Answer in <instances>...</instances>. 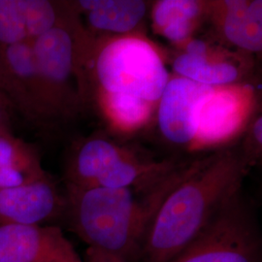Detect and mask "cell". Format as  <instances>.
<instances>
[{
  "instance_id": "cell-14",
  "label": "cell",
  "mask_w": 262,
  "mask_h": 262,
  "mask_svg": "<svg viewBox=\"0 0 262 262\" xmlns=\"http://www.w3.org/2000/svg\"><path fill=\"white\" fill-rule=\"evenodd\" d=\"M74 7L85 14L93 30L114 36L132 34L148 11L147 3L141 0H81Z\"/></svg>"
},
{
  "instance_id": "cell-17",
  "label": "cell",
  "mask_w": 262,
  "mask_h": 262,
  "mask_svg": "<svg viewBox=\"0 0 262 262\" xmlns=\"http://www.w3.org/2000/svg\"><path fill=\"white\" fill-rule=\"evenodd\" d=\"M104 116L123 132L137 130L150 121L155 104L130 94L97 93Z\"/></svg>"
},
{
  "instance_id": "cell-18",
  "label": "cell",
  "mask_w": 262,
  "mask_h": 262,
  "mask_svg": "<svg viewBox=\"0 0 262 262\" xmlns=\"http://www.w3.org/2000/svg\"><path fill=\"white\" fill-rule=\"evenodd\" d=\"M262 148V117H256L252 122L247 137L241 149L245 159L253 166L261 155Z\"/></svg>"
},
{
  "instance_id": "cell-12",
  "label": "cell",
  "mask_w": 262,
  "mask_h": 262,
  "mask_svg": "<svg viewBox=\"0 0 262 262\" xmlns=\"http://www.w3.org/2000/svg\"><path fill=\"white\" fill-rule=\"evenodd\" d=\"M234 56L214 51L204 40L191 38L175 57L173 69L177 76L209 86L242 83L243 67Z\"/></svg>"
},
{
  "instance_id": "cell-1",
  "label": "cell",
  "mask_w": 262,
  "mask_h": 262,
  "mask_svg": "<svg viewBox=\"0 0 262 262\" xmlns=\"http://www.w3.org/2000/svg\"><path fill=\"white\" fill-rule=\"evenodd\" d=\"M252 165L238 147L188 161L165 195L145 238L139 262H168L242 188Z\"/></svg>"
},
{
  "instance_id": "cell-3",
  "label": "cell",
  "mask_w": 262,
  "mask_h": 262,
  "mask_svg": "<svg viewBox=\"0 0 262 262\" xmlns=\"http://www.w3.org/2000/svg\"><path fill=\"white\" fill-rule=\"evenodd\" d=\"M76 10L31 42L38 75L54 120L71 119L90 92L88 58L92 42L76 19Z\"/></svg>"
},
{
  "instance_id": "cell-19",
  "label": "cell",
  "mask_w": 262,
  "mask_h": 262,
  "mask_svg": "<svg viewBox=\"0 0 262 262\" xmlns=\"http://www.w3.org/2000/svg\"><path fill=\"white\" fill-rule=\"evenodd\" d=\"M84 262H125L122 258L101 250L88 247L84 253Z\"/></svg>"
},
{
  "instance_id": "cell-7",
  "label": "cell",
  "mask_w": 262,
  "mask_h": 262,
  "mask_svg": "<svg viewBox=\"0 0 262 262\" xmlns=\"http://www.w3.org/2000/svg\"><path fill=\"white\" fill-rule=\"evenodd\" d=\"M0 93L29 122L55 121L38 75L31 43L0 46Z\"/></svg>"
},
{
  "instance_id": "cell-9",
  "label": "cell",
  "mask_w": 262,
  "mask_h": 262,
  "mask_svg": "<svg viewBox=\"0 0 262 262\" xmlns=\"http://www.w3.org/2000/svg\"><path fill=\"white\" fill-rule=\"evenodd\" d=\"M212 88L180 76L169 78L158 102L159 130L169 143L190 149L201 105Z\"/></svg>"
},
{
  "instance_id": "cell-5",
  "label": "cell",
  "mask_w": 262,
  "mask_h": 262,
  "mask_svg": "<svg viewBox=\"0 0 262 262\" xmlns=\"http://www.w3.org/2000/svg\"><path fill=\"white\" fill-rule=\"evenodd\" d=\"M261 235L242 191L168 262H261Z\"/></svg>"
},
{
  "instance_id": "cell-21",
  "label": "cell",
  "mask_w": 262,
  "mask_h": 262,
  "mask_svg": "<svg viewBox=\"0 0 262 262\" xmlns=\"http://www.w3.org/2000/svg\"><path fill=\"white\" fill-rule=\"evenodd\" d=\"M0 95H1V96H3V95H2V94H1V93H0ZM3 97H4V96H3ZM4 98H5V97H4Z\"/></svg>"
},
{
  "instance_id": "cell-10",
  "label": "cell",
  "mask_w": 262,
  "mask_h": 262,
  "mask_svg": "<svg viewBox=\"0 0 262 262\" xmlns=\"http://www.w3.org/2000/svg\"><path fill=\"white\" fill-rule=\"evenodd\" d=\"M66 196L55 182L43 178L0 188V225H44L66 212Z\"/></svg>"
},
{
  "instance_id": "cell-16",
  "label": "cell",
  "mask_w": 262,
  "mask_h": 262,
  "mask_svg": "<svg viewBox=\"0 0 262 262\" xmlns=\"http://www.w3.org/2000/svg\"><path fill=\"white\" fill-rule=\"evenodd\" d=\"M204 14V4L194 0H160L151 9L157 33L181 47L192 38L197 21Z\"/></svg>"
},
{
  "instance_id": "cell-2",
  "label": "cell",
  "mask_w": 262,
  "mask_h": 262,
  "mask_svg": "<svg viewBox=\"0 0 262 262\" xmlns=\"http://www.w3.org/2000/svg\"><path fill=\"white\" fill-rule=\"evenodd\" d=\"M179 178L180 172L175 171L144 194L131 188L67 185L64 213L72 230L89 247L125 262H139L150 223Z\"/></svg>"
},
{
  "instance_id": "cell-15",
  "label": "cell",
  "mask_w": 262,
  "mask_h": 262,
  "mask_svg": "<svg viewBox=\"0 0 262 262\" xmlns=\"http://www.w3.org/2000/svg\"><path fill=\"white\" fill-rule=\"evenodd\" d=\"M46 175L37 152L29 144L9 129L0 130V188L26 185Z\"/></svg>"
},
{
  "instance_id": "cell-20",
  "label": "cell",
  "mask_w": 262,
  "mask_h": 262,
  "mask_svg": "<svg viewBox=\"0 0 262 262\" xmlns=\"http://www.w3.org/2000/svg\"><path fill=\"white\" fill-rule=\"evenodd\" d=\"M9 103L0 95V130L9 129Z\"/></svg>"
},
{
  "instance_id": "cell-6",
  "label": "cell",
  "mask_w": 262,
  "mask_h": 262,
  "mask_svg": "<svg viewBox=\"0 0 262 262\" xmlns=\"http://www.w3.org/2000/svg\"><path fill=\"white\" fill-rule=\"evenodd\" d=\"M255 94L250 84L213 86L201 105L190 150L219 149L234 139L251 121Z\"/></svg>"
},
{
  "instance_id": "cell-13",
  "label": "cell",
  "mask_w": 262,
  "mask_h": 262,
  "mask_svg": "<svg viewBox=\"0 0 262 262\" xmlns=\"http://www.w3.org/2000/svg\"><path fill=\"white\" fill-rule=\"evenodd\" d=\"M209 8L227 42L245 53L261 52V0L213 2Z\"/></svg>"
},
{
  "instance_id": "cell-4",
  "label": "cell",
  "mask_w": 262,
  "mask_h": 262,
  "mask_svg": "<svg viewBox=\"0 0 262 262\" xmlns=\"http://www.w3.org/2000/svg\"><path fill=\"white\" fill-rule=\"evenodd\" d=\"M86 68L97 93L130 94L152 104L159 102L170 78L156 46L134 34L92 44Z\"/></svg>"
},
{
  "instance_id": "cell-8",
  "label": "cell",
  "mask_w": 262,
  "mask_h": 262,
  "mask_svg": "<svg viewBox=\"0 0 262 262\" xmlns=\"http://www.w3.org/2000/svg\"><path fill=\"white\" fill-rule=\"evenodd\" d=\"M0 262H84L57 225H0Z\"/></svg>"
},
{
  "instance_id": "cell-11",
  "label": "cell",
  "mask_w": 262,
  "mask_h": 262,
  "mask_svg": "<svg viewBox=\"0 0 262 262\" xmlns=\"http://www.w3.org/2000/svg\"><path fill=\"white\" fill-rule=\"evenodd\" d=\"M48 0H0V46L31 43L56 27L69 12Z\"/></svg>"
}]
</instances>
